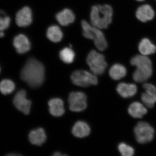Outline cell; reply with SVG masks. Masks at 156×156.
Here are the masks:
<instances>
[{
	"instance_id": "obj_6",
	"label": "cell",
	"mask_w": 156,
	"mask_h": 156,
	"mask_svg": "<svg viewBox=\"0 0 156 156\" xmlns=\"http://www.w3.org/2000/svg\"><path fill=\"white\" fill-rule=\"evenodd\" d=\"M134 133L137 142L144 144L153 140L154 136L155 131L149 124L141 122L137 123L135 126Z\"/></svg>"
},
{
	"instance_id": "obj_1",
	"label": "cell",
	"mask_w": 156,
	"mask_h": 156,
	"mask_svg": "<svg viewBox=\"0 0 156 156\" xmlns=\"http://www.w3.org/2000/svg\"><path fill=\"white\" fill-rule=\"evenodd\" d=\"M20 78L31 88L40 87L44 81V66L35 58H30L23 68Z\"/></svg>"
},
{
	"instance_id": "obj_25",
	"label": "cell",
	"mask_w": 156,
	"mask_h": 156,
	"mask_svg": "<svg viewBox=\"0 0 156 156\" xmlns=\"http://www.w3.org/2000/svg\"><path fill=\"white\" fill-rule=\"evenodd\" d=\"M118 149L120 154L123 156H132L134 154V148L124 143H121L119 144Z\"/></svg>"
},
{
	"instance_id": "obj_19",
	"label": "cell",
	"mask_w": 156,
	"mask_h": 156,
	"mask_svg": "<svg viewBox=\"0 0 156 156\" xmlns=\"http://www.w3.org/2000/svg\"><path fill=\"white\" fill-rule=\"evenodd\" d=\"M110 76L115 80H119L125 77L127 74V70L124 66L120 64L113 65L110 69Z\"/></svg>"
},
{
	"instance_id": "obj_29",
	"label": "cell",
	"mask_w": 156,
	"mask_h": 156,
	"mask_svg": "<svg viewBox=\"0 0 156 156\" xmlns=\"http://www.w3.org/2000/svg\"><path fill=\"white\" fill-rule=\"evenodd\" d=\"M137 1H138V2H142V1H144V0H136Z\"/></svg>"
},
{
	"instance_id": "obj_17",
	"label": "cell",
	"mask_w": 156,
	"mask_h": 156,
	"mask_svg": "<svg viewBox=\"0 0 156 156\" xmlns=\"http://www.w3.org/2000/svg\"><path fill=\"white\" fill-rule=\"evenodd\" d=\"M56 19L60 25L66 26L74 21L75 16L71 10L65 9L56 14Z\"/></svg>"
},
{
	"instance_id": "obj_14",
	"label": "cell",
	"mask_w": 156,
	"mask_h": 156,
	"mask_svg": "<svg viewBox=\"0 0 156 156\" xmlns=\"http://www.w3.org/2000/svg\"><path fill=\"white\" fill-rule=\"evenodd\" d=\"M154 12L151 6L144 5L140 6L136 11L137 19L143 22L151 20L154 17Z\"/></svg>"
},
{
	"instance_id": "obj_10",
	"label": "cell",
	"mask_w": 156,
	"mask_h": 156,
	"mask_svg": "<svg viewBox=\"0 0 156 156\" xmlns=\"http://www.w3.org/2000/svg\"><path fill=\"white\" fill-rule=\"evenodd\" d=\"M16 24L20 27H25L32 22V14L31 9L25 7L18 11L16 15Z\"/></svg>"
},
{
	"instance_id": "obj_7",
	"label": "cell",
	"mask_w": 156,
	"mask_h": 156,
	"mask_svg": "<svg viewBox=\"0 0 156 156\" xmlns=\"http://www.w3.org/2000/svg\"><path fill=\"white\" fill-rule=\"evenodd\" d=\"M71 79L73 83L79 87H87L98 83L96 75L83 70L75 71L73 73Z\"/></svg>"
},
{
	"instance_id": "obj_5",
	"label": "cell",
	"mask_w": 156,
	"mask_h": 156,
	"mask_svg": "<svg viewBox=\"0 0 156 156\" xmlns=\"http://www.w3.org/2000/svg\"><path fill=\"white\" fill-rule=\"evenodd\" d=\"M87 61L90 69L96 75L103 74L107 66L104 56L95 50L89 53Z\"/></svg>"
},
{
	"instance_id": "obj_28",
	"label": "cell",
	"mask_w": 156,
	"mask_h": 156,
	"mask_svg": "<svg viewBox=\"0 0 156 156\" xmlns=\"http://www.w3.org/2000/svg\"><path fill=\"white\" fill-rule=\"evenodd\" d=\"M8 156H18L21 155L20 154H9L7 155Z\"/></svg>"
},
{
	"instance_id": "obj_12",
	"label": "cell",
	"mask_w": 156,
	"mask_h": 156,
	"mask_svg": "<svg viewBox=\"0 0 156 156\" xmlns=\"http://www.w3.org/2000/svg\"><path fill=\"white\" fill-rule=\"evenodd\" d=\"M116 90L120 96L124 98L133 97L137 92V87L135 84L120 83L117 86Z\"/></svg>"
},
{
	"instance_id": "obj_23",
	"label": "cell",
	"mask_w": 156,
	"mask_h": 156,
	"mask_svg": "<svg viewBox=\"0 0 156 156\" xmlns=\"http://www.w3.org/2000/svg\"><path fill=\"white\" fill-rule=\"evenodd\" d=\"M15 89V84L9 80H3L0 83V91L4 95L10 94Z\"/></svg>"
},
{
	"instance_id": "obj_18",
	"label": "cell",
	"mask_w": 156,
	"mask_h": 156,
	"mask_svg": "<svg viewBox=\"0 0 156 156\" xmlns=\"http://www.w3.org/2000/svg\"><path fill=\"white\" fill-rule=\"evenodd\" d=\"M90 133V128L88 124L82 121H79L75 124L72 129L73 134L76 137H84Z\"/></svg>"
},
{
	"instance_id": "obj_27",
	"label": "cell",
	"mask_w": 156,
	"mask_h": 156,
	"mask_svg": "<svg viewBox=\"0 0 156 156\" xmlns=\"http://www.w3.org/2000/svg\"><path fill=\"white\" fill-rule=\"evenodd\" d=\"M53 156H66V155L65 154H62L60 153L59 152H56L55 153L53 154Z\"/></svg>"
},
{
	"instance_id": "obj_15",
	"label": "cell",
	"mask_w": 156,
	"mask_h": 156,
	"mask_svg": "<svg viewBox=\"0 0 156 156\" xmlns=\"http://www.w3.org/2000/svg\"><path fill=\"white\" fill-rule=\"evenodd\" d=\"M29 139L31 143L34 145H42L44 143L47 139L44 130L42 128H38L32 130L29 134Z\"/></svg>"
},
{
	"instance_id": "obj_22",
	"label": "cell",
	"mask_w": 156,
	"mask_h": 156,
	"mask_svg": "<svg viewBox=\"0 0 156 156\" xmlns=\"http://www.w3.org/2000/svg\"><path fill=\"white\" fill-rule=\"evenodd\" d=\"M74 52L70 48H65L59 53V57L63 62L66 63H71L74 59Z\"/></svg>"
},
{
	"instance_id": "obj_2",
	"label": "cell",
	"mask_w": 156,
	"mask_h": 156,
	"mask_svg": "<svg viewBox=\"0 0 156 156\" xmlns=\"http://www.w3.org/2000/svg\"><path fill=\"white\" fill-rule=\"evenodd\" d=\"M131 64L136 66L133 78L136 83H144L152 75V65L151 59L147 56L138 55L131 58Z\"/></svg>"
},
{
	"instance_id": "obj_21",
	"label": "cell",
	"mask_w": 156,
	"mask_h": 156,
	"mask_svg": "<svg viewBox=\"0 0 156 156\" xmlns=\"http://www.w3.org/2000/svg\"><path fill=\"white\" fill-rule=\"evenodd\" d=\"M47 37L51 41L57 43L61 41L63 37V33L61 30L56 25H53L48 28Z\"/></svg>"
},
{
	"instance_id": "obj_16",
	"label": "cell",
	"mask_w": 156,
	"mask_h": 156,
	"mask_svg": "<svg viewBox=\"0 0 156 156\" xmlns=\"http://www.w3.org/2000/svg\"><path fill=\"white\" fill-rule=\"evenodd\" d=\"M50 112L52 115L55 117L61 116L64 114L65 109L63 101L60 98H53L48 102Z\"/></svg>"
},
{
	"instance_id": "obj_8",
	"label": "cell",
	"mask_w": 156,
	"mask_h": 156,
	"mask_svg": "<svg viewBox=\"0 0 156 156\" xmlns=\"http://www.w3.org/2000/svg\"><path fill=\"white\" fill-rule=\"evenodd\" d=\"M87 96L83 92H72L68 98L69 108L71 111H83L87 107Z\"/></svg>"
},
{
	"instance_id": "obj_13",
	"label": "cell",
	"mask_w": 156,
	"mask_h": 156,
	"mask_svg": "<svg viewBox=\"0 0 156 156\" xmlns=\"http://www.w3.org/2000/svg\"><path fill=\"white\" fill-rule=\"evenodd\" d=\"M128 113L134 119H141L147 113L146 107L138 101H134L129 105Z\"/></svg>"
},
{
	"instance_id": "obj_3",
	"label": "cell",
	"mask_w": 156,
	"mask_h": 156,
	"mask_svg": "<svg viewBox=\"0 0 156 156\" xmlns=\"http://www.w3.org/2000/svg\"><path fill=\"white\" fill-rule=\"evenodd\" d=\"M113 13L112 8L109 5L93 6L90 13L91 24L100 29L107 28L111 23Z\"/></svg>"
},
{
	"instance_id": "obj_4",
	"label": "cell",
	"mask_w": 156,
	"mask_h": 156,
	"mask_svg": "<svg viewBox=\"0 0 156 156\" xmlns=\"http://www.w3.org/2000/svg\"><path fill=\"white\" fill-rule=\"evenodd\" d=\"M81 25L83 35L85 37L93 40L95 47L100 51L106 50L108 47L107 42L100 29L89 24L84 20L82 21Z\"/></svg>"
},
{
	"instance_id": "obj_20",
	"label": "cell",
	"mask_w": 156,
	"mask_h": 156,
	"mask_svg": "<svg viewBox=\"0 0 156 156\" xmlns=\"http://www.w3.org/2000/svg\"><path fill=\"white\" fill-rule=\"evenodd\" d=\"M138 49L141 54L147 56L155 53L156 47L149 39L144 38L140 43Z\"/></svg>"
},
{
	"instance_id": "obj_24",
	"label": "cell",
	"mask_w": 156,
	"mask_h": 156,
	"mask_svg": "<svg viewBox=\"0 0 156 156\" xmlns=\"http://www.w3.org/2000/svg\"><path fill=\"white\" fill-rule=\"evenodd\" d=\"M11 18L0 10V35L4 33V31L7 29L10 25Z\"/></svg>"
},
{
	"instance_id": "obj_26",
	"label": "cell",
	"mask_w": 156,
	"mask_h": 156,
	"mask_svg": "<svg viewBox=\"0 0 156 156\" xmlns=\"http://www.w3.org/2000/svg\"><path fill=\"white\" fill-rule=\"evenodd\" d=\"M144 89L146 94L156 101V87L151 83H144L143 85Z\"/></svg>"
},
{
	"instance_id": "obj_9",
	"label": "cell",
	"mask_w": 156,
	"mask_h": 156,
	"mask_svg": "<svg viewBox=\"0 0 156 156\" xmlns=\"http://www.w3.org/2000/svg\"><path fill=\"white\" fill-rule=\"evenodd\" d=\"M26 94L25 90H20L14 96L13 102L17 109L27 115L30 112L31 101L26 98Z\"/></svg>"
},
{
	"instance_id": "obj_11",
	"label": "cell",
	"mask_w": 156,
	"mask_h": 156,
	"mask_svg": "<svg viewBox=\"0 0 156 156\" xmlns=\"http://www.w3.org/2000/svg\"><path fill=\"white\" fill-rule=\"evenodd\" d=\"M13 45L16 51L19 54H23L30 49V43L28 38L24 35L20 34L15 37Z\"/></svg>"
}]
</instances>
